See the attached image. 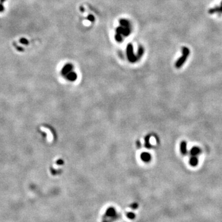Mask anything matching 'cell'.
Returning <instances> with one entry per match:
<instances>
[{
	"label": "cell",
	"mask_w": 222,
	"mask_h": 222,
	"mask_svg": "<svg viewBox=\"0 0 222 222\" xmlns=\"http://www.w3.org/2000/svg\"><path fill=\"white\" fill-rule=\"evenodd\" d=\"M127 55L129 61L132 63H134L138 60L136 55H135L134 51H133V46L132 44L129 43L127 46Z\"/></svg>",
	"instance_id": "cell-1"
},
{
	"label": "cell",
	"mask_w": 222,
	"mask_h": 222,
	"mask_svg": "<svg viewBox=\"0 0 222 222\" xmlns=\"http://www.w3.org/2000/svg\"><path fill=\"white\" fill-rule=\"evenodd\" d=\"M131 32V26L120 25V27L117 28L116 29V34L121 35L123 37H128V36L130 35Z\"/></svg>",
	"instance_id": "cell-2"
},
{
	"label": "cell",
	"mask_w": 222,
	"mask_h": 222,
	"mask_svg": "<svg viewBox=\"0 0 222 222\" xmlns=\"http://www.w3.org/2000/svg\"><path fill=\"white\" fill-rule=\"evenodd\" d=\"M180 152L182 155L187 154V143L186 141H182L180 144Z\"/></svg>",
	"instance_id": "cell-6"
},
{
	"label": "cell",
	"mask_w": 222,
	"mask_h": 222,
	"mask_svg": "<svg viewBox=\"0 0 222 222\" xmlns=\"http://www.w3.org/2000/svg\"><path fill=\"white\" fill-rule=\"evenodd\" d=\"M87 19L88 20V21H90V22H94L95 20V16L90 14L88 16Z\"/></svg>",
	"instance_id": "cell-11"
},
{
	"label": "cell",
	"mask_w": 222,
	"mask_h": 222,
	"mask_svg": "<svg viewBox=\"0 0 222 222\" xmlns=\"http://www.w3.org/2000/svg\"><path fill=\"white\" fill-rule=\"evenodd\" d=\"M138 50V52H137L136 56H137V58H138V59H140L143 56V55L144 54V48L141 45L139 46Z\"/></svg>",
	"instance_id": "cell-9"
},
{
	"label": "cell",
	"mask_w": 222,
	"mask_h": 222,
	"mask_svg": "<svg viewBox=\"0 0 222 222\" xmlns=\"http://www.w3.org/2000/svg\"><path fill=\"white\" fill-rule=\"evenodd\" d=\"M115 39L116 40V42H117L119 43L123 42V38L122 36L120 34H116L115 35Z\"/></svg>",
	"instance_id": "cell-10"
},
{
	"label": "cell",
	"mask_w": 222,
	"mask_h": 222,
	"mask_svg": "<svg viewBox=\"0 0 222 222\" xmlns=\"http://www.w3.org/2000/svg\"><path fill=\"white\" fill-rule=\"evenodd\" d=\"M73 68H74V66L72 64H70V63L66 64V65L64 66L62 68L61 74L63 76H65L68 73H70V72L73 71V70H74Z\"/></svg>",
	"instance_id": "cell-3"
},
{
	"label": "cell",
	"mask_w": 222,
	"mask_h": 222,
	"mask_svg": "<svg viewBox=\"0 0 222 222\" xmlns=\"http://www.w3.org/2000/svg\"><path fill=\"white\" fill-rule=\"evenodd\" d=\"M141 159L144 162H149L151 160V155L146 152H143L141 154Z\"/></svg>",
	"instance_id": "cell-5"
},
{
	"label": "cell",
	"mask_w": 222,
	"mask_h": 222,
	"mask_svg": "<svg viewBox=\"0 0 222 222\" xmlns=\"http://www.w3.org/2000/svg\"><path fill=\"white\" fill-rule=\"evenodd\" d=\"M201 153V149L197 146H194L190 150V154L191 156H197Z\"/></svg>",
	"instance_id": "cell-7"
},
{
	"label": "cell",
	"mask_w": 222,
	"mask_h": 222,
	"mask_svg": "<svg viewBox=\"0 0 222 222\" xmlns=\"http://www.w3.org/2000/svg\"><path fill=\"white\" fill-rule=\"evenodd\" d=\"M189 164L192 167H196L199 163V160L197 156H191L189 159Z\"/></svg>",
	"instance_id": "cell-8"
},
{
	"label": "cell",
	"mask_w": 222,
	"mask_h": 222,
	"mask_svg": "<svg viewBox=\"0 0 222 222\" xmlns=\"http://www.w3.org/2000/svg\"><path fill=\"white\" fill-rule=\"evenodd\" d=\"M65 77L67 78V80H68V81L74 82L76 80V78H77V75H76V72L72 71L70 72V73H68L67 75H66L65 76Z\"/></svg>",
	"instance_id": "cell-4"
}]
</instances>
